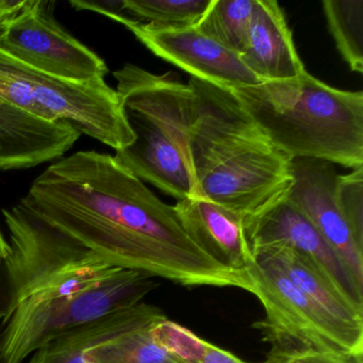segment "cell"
Here are the masks:
<instances>
[{
    "label": "cell",
    "instance_id": "cell-1",
    "mask_svg": "<svg viewBox=\"0 0 363 363\" xmlns=\"http://www.w3.org/2000/svg\"><path fill=\"white\" fill-rule=\"evenodd\" d=\"M16 206L112 267L184 286L248 290L243 274L229 271L199 250L175 207L114 156L90 150L52 163Z\"/></svg>",
    "mask_w": 363,
    "mask_h": 363
},
{
    "label": "cell",
    "instance_id": "cell-2",
    "mask_svg": "<svg viewBox=\"0 0 363 363\" xmlns=\"http://www.w3.org/2000/svg\"><path fill=\"white\" fill-rule=\"evenodd\" d=\"M193 173L201 196L246 220L288 196L292 159L244 111L231 91L191 77Z\"/></svg>",
    "mask_w": 363,
    "mask_h": 363
},
{
    "label": "cell",
    "instance_id": "cell-3",
    "mask_svg": "<svg viewBox=\"0 0 363 363\" xmlns=\"http://www.w3.org/2000/svg\"><path fill=\"white\" fill-rule=\"evenodd\" d=\"M231 91L290 159L363 167V93L339 90L307 71L294 79Z\"/></svg>",
    "mask_w": 363,
    "mask_h": 363
},
{
    "label": "cell",
    "instance_id": "cell-4",
    "mask_svg": "<svg viewBox=\"0 0 363 363\" xmlns=\"http://www.w3.org/2000/svg\"><path fill=\"white\" fill-rule=\"evenodd\" d=\"M116 93L135 135L116 150L120 164L178 201L201 196L191 158L194 94L169 74L155 75L133 65L113 74Z\"/></svg>",
    "mask_w": 363,
    "mask_h": 363
},
{
    "label": "cell",
    "instance_id": "cell-5",
    "mask_svg": "<svg viewBox=\"0 0 363 363\" xmlns=\"http://www.w3.org/2000/svg\"><path fill=\"white\" fill-rule=\"evenodd\" d=\"M10 235L4 322L23 303L84 290L120 267L13 206L3 211Z\"/></svg>",
    "mask_w": 363,
    "mask_h": 363
},
{
    "label": "cell",
    "instance_id": "cell-6",
    "mask_svg": "<svg viewBox=\"0 0 363 363\" xmlns=\"http://www.w3.org/2000/svg\"><path fill=\"white\" fill-rule=\"evenodd\" d=\"M0 99L38 120L69 125L116 152L135 140L118 93L105 79L67 82L31 69L0 50Z\"/></svg>",
    "mask_w": 363,
    "mask_h": 363
},
{
    "label": "cell",
    "instance_id": "cell-7",
    "mask_svg": "<svg viewBox=\"0 0 363 363\" xmlns=\"http://www.w3.org/2000/svg\"><path fill=\"white\" fill-rule=\"evenodd\" d=\"M157 286L152 276L116 269L79 292L23 303L3 323L0 363H23L60 335L142 303Z\"/></svg>",
    "mask_w": 363,
    "mask_h": 363
},
{
    "label": "cell",
    "instance_id": "cell-8",
    "mask_svg": "<svg viewBox=\"0 0 363 363\" xmlns=\"http://www.w3.org/2000/svg\"><path fill=\"white\" fill-rule=\"evenodd\" d=\"M252 293L264 308L265 318L255 327L327 350L363 352V324L343 322L299 290L269 261L254 257L243 272Z\"/></svg>",
    "mask_w": 363,
    "mask_h": 363
},
{
    "label": "cell",
    "instance_id": "cell-9",
    "mask_svg": "<svg viewBox=\"0 0 363 363\" xmlns=\"http://www.w3.org/2000/svg\"><path fill=\"white\" fill-rule=\"evenodd\" d=\"M28 0L22 12L0 31V50L14 60L67 82L105 79V61L65 30L45 10Z\"/></svg>",
    "mask_w": 363,
    "mask_h": 363
},
{
    "label": "cell",
    "instance_id": "cell-10",
    "mask_svg": "<svg viewBox=\"0 0 363 363\" xmlns=\"http://www.w3.org/2000/svg\"><path fill=\"white\" fill-rule=\"evenodd\" d=\"M152 54L190 74L192 78L227 90L263 84L241 57L199 33L195 27L159 30L125 18L121 22Z\"/></svg>",
    "mask_w": 363,
    "mask_h": 363
},
{
    "label": "cell",
    "instance_id": "cell-11",
    "mask_svg": "<svg viewBox=\"0 0 363 363\" xmlns=\"http://www.w3.org/2000/svg\"><path fill=\"white\" fill-rule=\"evenodd\" d=\"M290 172L292 186L286 201L315 227L363 289V248L357 244L337 206L335 182L339 174L335 165L314 159H293Z\"/></svg>",
    "mask_w": 363,
    "mask_h": 363
},
{
    "label": "cell",
    "instance_id": "cell-12",
    "mask_svg": "<svg viewBox=\"0 0 363 363\" xmlns=\"http://www.w3.org/2000/svg\"><path fill=\"white\" fill-rule=\"evenodd\" d=\"M244 227L252 252L257 248L277 245L296 250L324 272L337 290L363 311V289L315 227L286 199L261 216L246 220Z\"/></svg>",
    "mask_w": 363,
    "mask_h": 363
},
{
    "label": "cell",
    "instance_id": "cell-13",
    "mask_svg": "<svg viewBox=\"0 0 363 363\" xmlns=\"http://www.w3.org/2000/svg\"><path fill=\"white\" fill-rule=\"evenodd\" d=\"M174 207L189 237L212 260L239 274L254 262L241 216L203 196L189 197Z\"/></svg>",
    "mask_w": 363,
    "mask_h": 363
},
{
    "label": "cell",
    "instance_id": "cell-14",
    "mask_svg": "<svg viewBox=\"0 0 363 363\" xmlns=\"http://www.w3.org/2000/svg\"><path fill=\"white\" fill-rule=\"evenodd\" d=\"M80 135L69 125L38 120L0 99V171L28 169L60 158Z\"/></svg>",
    "mask_w": 363,
    "mask_h": 363
},
{
    "label": "cell",
    "instance_id": "cell-15",
    "mask_svg": "<svg viewBox=\"0 0 363 363\" xmlns=\"http://www.w3.org/2000/svg\"><path fill=\"white\" fill-rule=\"evenodd\" d=\"M240 57L262 82L294 79L306 72L292 31L275 0H255L247 44Z\"/></svg>",
    "mask_w": 363,
    "mask_h": 363
},
{
    "label": "cell",
    "instance_id": "cell-16",
    "mask_svg": "<svg viewBox=\"0 0 363 363\" xmlns=\"http://www.w3.org/2000/svg\"><path fill=\"white\" fill-rule=\"evenodd\" d=\"M277 267L299 290L313 299L337 320L363 324V311L357 309L333 282L303 255L286 246H267L252 250Z\"/></svg>",
    "mask_w": 363,
    "mask_h": 363
},
{
    "label": "cell",
    "instance_id": "cell-17",
    "mask_svg": "<svg viewBox=\"0 0 363 363\" xmlns=\"http://www.w3.org/2000/svg\"><path fill=\"white\" fill-rule=\"evenodd\" d=\"M144 305L138 303L60 335L31 354L28 363H93V348L126 329L140 315Z\"/></svg>",
    "mask_w": 363,
    "mask_h": 363
},
{
    "label": "cell",
    "instance_id": "cell-18",
    "mask_svg": "<svg viewBox=\"0 0 363 363\" xmlns=\"http://www.w3.org/2000/svg\"><path fill=\"white\" fill-rule=\"evenodd\" d=\"M167 318L160 308L144 305L140 315L122 333L91 352L93 363H182L152 340V326Z\"/></svg>",
    "mask_w": 363,
    "mask_h": 363
},
{
    "label": "cell",
    "instance_id": "cell-19",
    "mask_svg": "<svg viewBox=\"0 0 363 363\" xmlns=\"http://www.w3.org/2000/svg\"><path fill=\"white\" fill-rule=\"evenodd\" d=\"M255 0H212L195 28L241 56L247 44Z\"/></svg>",
    "mask_w": 363,
    "mask_h": 363
},
{
    "label": "cell",
    "instance_id": "cell-20",
    "mask_svg": "<svg viewBox=\"0 0 363 363\" xmlns=\"http://www.w3.org/2000/svg\"><path fill=\"white\" fill-rule=\"evenodd\" d=\"M323 11L337 50L350 69L363 72V0H324Z\"/></svg>",
    "mask_w": 363,
    "mask_h": 363
},
{
    "label": "cell",
    "instance_id": "cell-21",
    "mask_svg": "<svg viewBox=\"0 0 363 363\" xmlns=\"http://www.w3.org/2000/svg\"><path fill=\"white\" fill-rule=\"evenodd\" d=\"M212 0H125L127 16L159 30L195 27Z\"/></svg>",
    "mask_w": 363,
    "mask_h": 363
},
{
    "label": "cell",
    "instance_id": "cell-22",
    "mask_svg": "<svg viewBox=\"0 0 363 363\" xmlns=\"http://www.w3.org/2000/svg\"><path fill=\"white\" fill-rule=\"evenodd\" d=\"M261 333L271 344L261 363H363V352L320 350L286 335L269 331Z\"/></svg>",
    "mask_w": 363,
    "mask_h": 363
},
{
    "label": "cell",
    "instance_id": "cell-23",
    "mask_svg": "<svg viewBox=\"0 0 363 363\" xmlns=\"http://www.w3.org/2000/svg\"><path fill=\"white\" fill-rule=\"evenodd\" d=\"M152 340L167 354L182 363H201L207 341L193 331L165 318L152 326Z\"/></svg>",
    "mask_w": 363,
    "mask_h": 363
},
{
    "label": "cell",
    "instance_id": "cell-24",
    "mask_svg": "<svg viewBox=\"0 0 363 363\" xmlns=\"http://www.w3.org/2000/svg\"><path fill=\"white\" fill-rule=\"evenodd\" d=\"M335 197L357 244L363 248V167L337 175Z\"/></svg>",
    "mask_w": 363,
    "mask_h": 363
},
{
    "label": "cell",
    "instance_id": "cell-25",
    "mask_svg": "<svg viewBox=\"0 0 363 363\" xmlns=\"http://www.w3.org/2000/svg\"><path fill=\"white\" fill-rule=\"evenodd\" d=\"M69 4L78 11L96 12L116 22L128 16L125 9V0H71Z\"/></svg>",
    "mask_w": 363,
    "mask_h": 363
},
{
    "label": "cell",
    "instance_id": "cell-26",
    "mask_svg": "<svg viewBox=\"0 0 363 363\" xmlns=\"http://www.w3.org/2000/svg\"><path fill=\"white\" fill-rule=\"evenodd\" d=\"M28 4V0H0V31L11 23Z\"/></svg>",
    "mask_w": 363,
    "mask_h": 363
},
{
    "label": "cell",
    "instance_id": "cell-27",
    "mask_svg": "<svg viewBox=\"0 0 363 363\" xmlns=\"http://www.w3.org/2000/svg\"><path fill=\"white\" fill-rule=\"evenodd\" d=\"M201 363H247L245 361L241 360L233 352L228 350H223V348L218 347L212 343L207 341L206 344L205 354H203Z\"/></svg>",
    "mask_w": 363,
    "mask_h": 363
},
{
    "label": "cell",
    "instance_id": "cell-28",
    "mask_svg": "<svg viewBox=\"0 0 363 363\" xmlns=\"http://www.w3.org/2000/svg\"><path fill=\"white\" fill-rule=\"evenodd\" d=\"M10 245L9 242L6 240L5 235L0 230V274L5 269L6 261L9 256ZM4 311L3 308L0 307V323L3 322Z\"/></svg>",
    "mask_w": 363,
    "mask_h": 363
}]
</instances>
